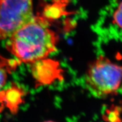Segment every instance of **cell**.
<instances>
[{
  "instance_id": "obj_1",
  "label": "cell",
  "mask_w": 122,
  "mask_h": 122,
  "mask_svg": "<svg viewBox=\"0 0 122 122\" xmlns=\"http://www.w3.org/2000/svg\"><path fill=\"white\" fill-rule=\"evenodd\" d=\"M59 37L47 20L34 16L9 38L6 48L22 62L32 63L45 59L56 50Z\"/></svg>"
},
{
  "instance_id": "obj_2",
  "label": "cell",
  "mask_w": 122,
  "mask_h": 122,
  "mask_svg": "<svg viewBox=\"0 0 122 122\" xmlns=\"http://www.w3.org/2000/svg\"><path fill=\"white\" fill-rule=\"evenodd\" d=\"M122 68L104 56L92 63L86 71L85 83L93 96L105 98L116 93L121 86Z\"/></svg>"
},
{
  "instance_id": "obj_3",
  "label": "cell",
  "mask_w": 122,
  "mask_h": 122,
  "mask_svg": "<svg viewBox=\"0 0 122 122\" xmlns=\"http://www.w3.org/2000/svg\"><path fill=\"white\" fill-rule=\"evenodd\" d=\"M34 17L33 0H0V40L12 36Z\"/></svg>"
},
{
  "instance_id": "obj_4",
  "label": "cell",
  "mask_w": 122,
  "mask_h": 122,
  "mask_svg": "<svg viewBox=\"0 0 122 122\" xmlns=\"http://www.w3.org/2000/svg\"><path fill=\"white\" fill-rule=\"evenodd\" d=\"M32 73L39 85H50L62 77L59 65L54 61L41 59L32 63Z\"/></svg>"
},
{
  "instance_id": "obj_5",
  "label": "cell",
  "mask_w": 122,
  "mask_h": 122,
  "mask_svg": "<svg viewBox=\"0 0 122 122\" xmlns=\"http://www.w3.org/2000/svg\"><path fill=\"white\" fill-rule=\"evenodd\" d=\"M24 92L16 86H12L0 94V98L4 101L7 106L12 112H16L22 101Z\"/></svg>"
},
{
  "instance_id": "obj_6",
  "label": "cell",
  "mask_w": 122,
  "mask_h": 122,
  "mask_svg": "<svg viewBox=\"0 0 122 122\" xmlns=\"http://www.w3.org/2000/svg\"><path fill=\"white\" fill-rule=\"evenodd\" d=\"M16 65L15 62L3 59L0 60V90L4 86L7 78V73L15 69Z\"/></svg>"
},
{
  "instance_id": "obj_7",
  "label": "cell",
  "mask_w": 122,
  "mask_h": 122,
  "mask_svg": "<svg viewBox=\"0 0 122 122\" xmlns=\"http://www.w3.org/2000/svg\"><path fill=\"white\" fill-rule=\"evenodd\" d=\"M114 23L120 28H122V3L119 4L117 9L114 11L113 14Z\"/></svg>"
},
{
  "instance_id": "obj_8",
  "label": "cell",
  "mask_w": 122,
  "mask_h": 122,
  "mask_svg": "<svg viewBox=\"0 0 122 122\" xmlns=\"http://www.w3.org/2000/svg\"><path fill=\"white\" fill-rule=\"evenodd\" d=\"M52 122V121H47V122Z\"/></svg>"
}]
</instances>
